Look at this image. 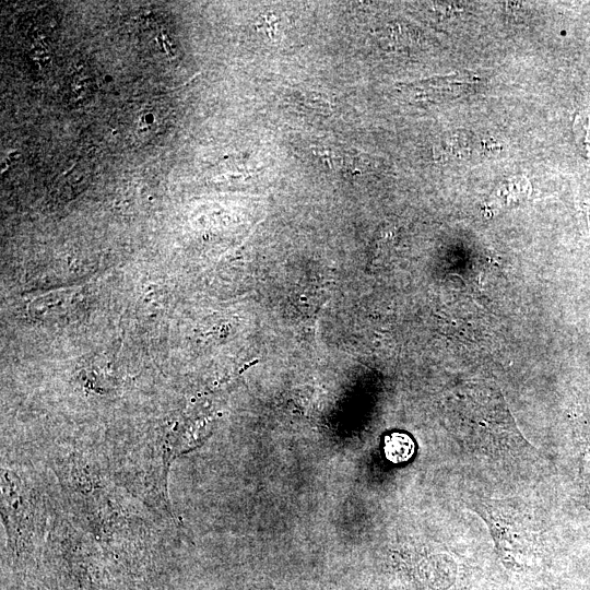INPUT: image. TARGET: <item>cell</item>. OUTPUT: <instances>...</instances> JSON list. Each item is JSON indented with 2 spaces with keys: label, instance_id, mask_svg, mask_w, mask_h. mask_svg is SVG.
<instances>
[{
  "label": "cell",
  "instance_id": "cell-1",
  "mask_svg": "<svg viewBox=\"0 0 590 590\" xmlns=\"http://www.w3.org/2000/svg\"><path fill=\"white\" fill-rule=\"evenodd\" d=\"M469 505L487 522L500 552L527 551L540 541L541 530L519 500L480 498Z\"/></svg>",
  "mask_w": 590,
  "mask_h": 590
},
{
  "label": "cell",
  "instance_id": "cell-2",
  "mask_svg": "<svg viewBox=\"0 0 590 590\" xmlns=\"http://www.w3.org/2000/svg\"><path fill=\"white\" fill-rule=\"evenodd\" d=\"M415 451V444L410 435L393 432L385 437L384 452L386 458L392 463H403L409 461Z\"/></svg>",
  "mask_w": 590,
  "mask_h": 590
},
{
  "label": "cell",
  "instance_id": "cell-3",
  "mask_svg": "<svg viewBox=\"0 0 590 590\" xmlns=\"http://www.w3.org/2000/svg\"><path fill=\"white\" fill-rule=\"evenodd\" d=\"M300 101L312 108L328 109L331 106V102L327 95L315 91H307L300 94Z\"/></svg>",
  "mask_w": 590,
  "mask_h": 590
}]
</instances>
